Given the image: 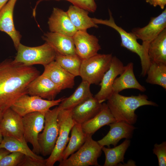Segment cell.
<instances>
[{"label":"cell","instance_id":"cell-1","mask_svg":"<svg viewBox=\"0 0 166 166\" xmlns=\"http://www.w3.org/2000/svg\"><path fill=\"white\" fill-rule=\"evenodd\" d=\"M39 74L33 66L11 59L0 63V109L4 112L20 97L27 94L29 85Z\"/></svg>","mask_w":166,"mask_h":166},{"label":"cell","instance_id":"cell-2","mask_svg":"<svg viewBox=\"0 0 166 166\" xmlns=\"http://www.w3.org/2000/svg\"><path fill=\"white\" fill-rule=\"evenodd\" d=\"M148 99V96L144 94L125 96L113 93L106 104L116 121L133 125L137 121V116L135 111L137 109L144 105L157 106L156 103Z\"/></svg>","mask_w":166,"mask_h":166},{"label":"cell","instance_id":"cell-3","mask_svg":"<svg viewBox=\"0 0 166 166\" xmlns=\"http://www.w3.org/2000/svg\"><path fill=\"white\" fill-rule=\"evenodd\" d=\"M109 19L104 20L92 18L93 21L97 25L101 24L110 27L119 33L121 39V46L136 53L139 57L142 68L141 75L145 76L151 64L148 52L142 45L138 42L137 39L132 33L128 32L116 24L109 10Z\"/></svg>","mask_w":166,"mask_h":166},{"label":"cell","instance_id":"cell-4","mask_svg":"<svg viewBox=\"0 0 166 166\" xmlns=\"http://www.w3.org/2000/svg\"><path fill=\"white\" fill-rule=\"evenodd\" d=\"M17 50L14 60L29 66L39 64L44 66L55 60L57 53L46 42L42 45L33 47L20 43Z\"/></svg>","mask_w":166,"mask_h":166},{"label":"cell","instance_id":"cell-5","mask_svg":"<svg viewBox=\"0 0 166 166\" xmlns=\"http://www.w3.org/2000/svg\"><path fill=\"white\" fill-rule=\"evenodd\" d=\"M112 54H99L82 60L79 76L89 84H99L110 67Z\"/></svg>","mask_w":166,"mask_h":166},{"label":"cell","instance_id":"cell-6","mask_svg":"<svg viewBox=\"0 0 166 166\" xmlns=\"http://www.w3.org/2000/svg\"><path fill=\"white\" fill-rule=\"evenodd\" d=\"M88 136L84 144L65 160L59 162V166H100L98 158L102 153V146Z\"/></svg>","mask_w":166,"mask_h":166},{"label":"cell","instance_id":"cell-7","mask_svg":"<svg viewBox=\"0 0 166 166\" xmlns=\"http://www.w3.org/2000/svg\"><path fill=\"white\" fill-rule=\"evenodd\" d=\"M71 109H59L57 118L58 135L53 150L46 159V166H53L56 162L59 161L69 141V133L75 123L72 118Z\"/></svg>","mask_w":166,"mask_h":166},{"label":"cell","instance_id":"cell-8","mask_svg":"<svg viewBox=\"0 0 166 166\" xmlns=\"http://www.w3.org/2000/svg\"><path fill=\"white\" fill-rule=\"evenodd\" d=\"M59 111L57 106L45 113L44 127L38 136L40 153L44 156L50 155L57 139L59 129L57 118Z\"/></svg>","mask_w":166,"mask_h":166},{"label":"cell","instance_id":"cell-9","mask_svg":"<svg viewBox=\"0 0 166 166\" xmlns=\"http://www.w3.org/2000/svg\"><path fill=\"white\" fill-rule=\"evenodd\" d=\"M64 97L49 100L39 97L24 94L13 104L10 108L22 117L32 112L45 113L53 106L58 105Z\"/></svg>","mask_w":166,"mask_h":166},{"label":"cell","instance_id":"cell-10","mask_svg":"<svg viewBox=\"0 0 166 166\" xmlns=\"http://www.w3.org/2000/svg\"><path fill=\"white\" fill-rule=\"evenodd\" d=\"M45 113L34 112L22 117L23 137L27 143L32 145L33 151L38 155L40 153L38 136L44 127Z\"/></svg>","mask_w":166,"mask_h":166},{"label":"cell","instance_id":"cell-11","mask_svg":"<svg viewBox=\"0 0 166 166\" xmlns=\"http://www.w3.org/2000/svg\"><path fill=\"white\" fill-rule=\"evenodd\" d=\"M166 29V9L159 15L152 17L148 23L143 27H136L131 31L137 39L142 42L141 44L148 53L150 42L164 30Z\"/></svg>","mask_w":166,"mask_h":166},{"label":"cell","instance_id":"cell-12","mask_svg":"<svg viewBox=\"0 0 166 166\" xmlns=\"http://www.w3.org/2000/svg\"><path fill=\"white\" fill-rule=\"evenodd\" d=\"M122 62L116 56H113L109 68L104 74L99 85L100 90L94 97L100 103L107 100L113 93L112 87L113 82L124 69Z\"/></svg>","mask_w":166,"mask_h":166},{"label":"cell","instance_id":"cell-13","mask_svg":"<svg viewBox=\"0 0 166 166\" xmlns=\"http://www.w3.org/2000/svg\"><path fill=\"white\" fill-rule=\"evenodd\" d=\"M73 38L76 53L82 60L96 55L101 49L98 38L87 30H77Z\"/></svg>","mask_w":166,"mask_h":166},{"label":"cell","instance_id":"cell-14","mask_svg":"<svg viewBox=\"0 0 166 166\" xmlns=\"http://www.w3.org/2000/svg\"><path fill=\"white\" fill-rule=\"evenodd\" d=\"M62 90L49 78L42 74L31 81L27 89V93L30 96L39 97L49 100H54Z\"/></svg>","mask_w":166,"mask_h":166},{"label":"cell","instance_id":"cell-15","mask_svg":"<svg viewBox=\"0 0 166 166\" xmlns=\"http://www.w3.org/2000/svg\"><path fill=\"white\" fill-rule=\"evenodd\" d=\"M0 131L3 137L23 140L22 117L10 108L7 109L4 112L0 122Z\"/></svg>","mask_w":166,"mask_h":166},{"label":"cell","instance_id":"cell-16","mask_svg":"<svg viewBox=\"0 0 166 166\" xmlns=\"http://www.w3.org/2000/svg\"><path fill=\"white\" fill-rule=\"evenodd\" d=\"M17 1L9 0L0 10V31L10 36L17 50L21 43V35L16 29L14 22V10Z\"/></svg>","mask_w":166,"mask_h":166},{"label":"cell","instance_id":"cell-17","mask_svg":"<svg viewBox=\"0 0 166 166\" xmlns=\"http://www.w3.org/2000/svg\"><path fill=\"white\" fill-rule=\"evenodd\" d=\"M110 129L107 134L102 139L97 141L101 146L110 145L116 146L119 141L122 139H129L133 136L136 128L124 121H116L109 124Z\"/></svg>","mask_w":166,"mask_h":166},{"label":"cell","instance_id":"cell-18","mask_svg":"<svg viewBox=\"0 0 166 166\" xmlns=\"http://www.w3.org/2000/svg\"><path fill=\"white\" fill-rule=\"evenodd\" d=\"M51 32L73 37L77 30L71 22L66 11L54 7L48 21Z\"/></svg>","mask_w":166,"mask_h":166},{"label":"cell","instance_id":"cell-19","mask_svg":"<svg viewBox=\"0 0 166 166\" xmlns=\"http://www.w3.org/2000/svg\"><path fill=\"white\" fill-rule=\"evenodd\" d=\"M44 67L42 74L49 78L62 90L73 87L75 77L63 68L55 61Z\"/></svg>","mask_w":166,"mask_h":166},{"label":"cell","instance_id":"cell-20","mask_svg":"<svg viewBox=\"0 0 166 166\" xmlns=\"http://www.w3.org/2000/svg\"><path fill=\"white\" fill-rule=\"evenodd\" d=\"M102 107V103L92 97L72 109V118L75 123L81 124L96 116Z\"/></svg>","mask_w":166,"mask_h":166},{"label":"cell","instance_id":"cell-21","mask_svg":"<svg viewBox=\"0 0 166 166\" xmlns=\"http://www.w3.org/2000/svg\"><path fill=\"white\" fill-rule=\"evenodd\" d=\"M133 63L130 62L125 66L122 73L117 77L112 87L113 93H119L126 89H134L143 92L146 91L144 87L141 85L136 79L133 71Z\"/></svg>","mask_w":166,"mask_h":166},{"label":"cell","instance_id":"cell-22","mask_svg":"<svg viewBox=\"0 0 166 166\" xmlns=\"http://www.w3.org/2000/svg\"><path fill=\"white\" fill-rule=\"evenodd\" d=\"M42 38L57 53L64 55L76 54L73 37L50 32L45 33Z\"/></svg>","mask_w":166,"mask_h":166},{"label":"cell","instance_id":"cell-23","mask_svg":"<svg viewBox=\"0 0 166 166\" xmlns=\"http://www.w3.org/2000/svg\"><path fill=\"white\" fill-rule=\"evenodd\" d=\"M116 121L106 103H102L101 111L96 116L81 124L84 132L88 136H92L103 126Z\"/></svg>","mask_w":166,"mask_h":166},{"label":"cell","instance_id":"cell-24","mask_svg":"<svg viewBox=\"0 0 166 166\" xmlns=\"http://www.w3.org/2000/svg\"><path fill=\"white\" fill-rule=\"evenodd\" d=\"M90 85L87 82L82 81L72 95L68 97L63 98L58 105L59 109H72L93 97Z\"/></svg>","mask_w":166,"mask_h":166},{"label":"cell","instance_id":"cell-25","mask_svg":"<svg viewBox=\"0 0 166 166\" xmlns=\"http://www.w3.org/2000/svg\"><path fill=\"white\" fill-rule=\"evenodd\" d=\"M71 22L77 30H87L92 27L98 28L88 15L89 11L78 6L71 5L66 11Z\"/></svg>","mask_w":166,"mask_h":166},{"label":"cell","instance_id":"cell-26","mask_svg":"<svg viewBox=\"0 0 166 166\" xmlns=\"http://www.w3.org/2000/svg\"><path fill=\"white\" fill-rule=\"evenodd\" d=\"M71 137L68 145L62 152L59 161L66 159L84 144L88 136L83 131L81 124L75 123L71 130Z\"/></svg>","mask_w":166,"mask_h":166},{"label":"cell","instance_id":"cell-27","mask_svg":"<svg viewBox=\"0 0 166 166\" xmlns=\"http://www.w3.org/2000/svg\"><path fill=\"white\" fill-rule=\"evenodd\" d=\"M148 55L151 63L166 64V29L150 42Z\"/></svg>","mask_w":166,"mask_h":166},{"label":"cell","instance_id":"cell-28","mask_svg":"<svg viewBox=\"0 0 166 166\" xmlns=\"http://www.w3.org/2000/svg\"><path fill=\"white\" fill-rule=\"evenodd\" d=\"M130 140L127 139L118 146L112 148H102L105 156L104 166H116L121 162L124 163V155L130 146Z\"/></svg>","mask_w":166,"mask_h":166},{"label":"cell","instance_id":"cell-29","mask_svg":"<svg viewBox=\"0 0 166 166\" xmlns=\"http://www.w3.org/2000/svg\"><path fill=\"white\" fill-rule=\"evenodd\" d=\"M3 137L2 142L0 143V148H5L10 152H21L37 160L44 159L43 157L34 153L30 149L25 139L22 140L10 137Z\"/></svg>","mask_w":166,"mask_h":166},{"label":"cell","instance_id":"cell-30","mask_svg":"<svg viewBox=\"0 0 166 166\" xmlns=\"http://www.w3.org/2000/svg\"><path fill=\"white\" fill-rule=\"evenodd\" d=\"M146 75V82L166 89V64L151 62Z\"/></svg>","mask_w":166,"mask_h":166},{"label":"cell","instance_id":"cell-31","mask_svg":"<svg viewBox=\"0 0 166 166\" xmlns=\"http://www.w3.org/2000/svg\"><path fill=\"white\" fill-rule=\"evenodd\" d=\"M55 61L75 77L79 76L82 60L77 54L64 55L57 53Z\"/></svg>","mask_w":166,"mask_h":166},{"label":"cell","instance_id":"cell-32","mask_svg":"<svg viewBox=\"0 0 166 166\" xmlns=\"http://www.w3.org/2000/svg\"><path fill=\"white\" fill-rule=\"evenodd\" d=\"M49 0L66 1L70 2L73 5L82 8L89 12L92 13L95 12L97 8V5L95 2L96 0H39L36 3V6H37L42 1Z\"/></svg>","mask_w":166,"mask_h":166},{"label":"cell","instance_id":"cell-33","mask_svg":"<svg viewBox=\"0 0 166 166\" xmlns=\"http://www.w3.org/2000/svg\"><path fill=\"white\" fill-rule=\"evenodd\" d=\"M24 156L21 152H11L2 159L0 161V166H18Z\"/></svg>","mask_w":166,"mask_h":166},{"label":"cell","instance_id":"cell-34","mask_svg":"<svg viewBox=\"0 0 166 166\" xmlns=\"http://www.w3.org/2000/svg\"><path fill=\"white\" fill-rule=\"evenodd\" d=\"M153 153L157 158L159 166H166V142L160 144H155L152 150Z\"/></svg>","mask_w":166,"mask_h":166},{"label":"cell","instance_id":"cell-35","mask_svg":"<svg viewBox=\"0 0 166 166\" xmlns=\"http://www.w3.org/2000/svg\"><path fill=\"white\" fill-rule=\"evenodd\" d=\"M18 166H46V159L37 160L24 155Z\"/></svg>","mask_w":166,"mask_h":166},{"label":"cell","instance_id":"cell-36","mask_svg":"<svg viewBox=\"0 0 166 166\" xmlns=\"http://www.w3.org/2000/svg\"><path fill=\"white\" fill-rule=\"evenodd\" d=\"M166 5V0H153L151 5L154 7L159 6L161 9H163Z\"/></svg>","mask_w":166,"mask_h":166},{"label":"cell","instance_id":"cell-37","mask_svg":"<svg viewBox=\"0 0 166 166\" xmlns=\"http://www.w3.org/2000/svg\"><path fill=\"white\" fill-rule=\"evenodd\" d=\"M10 153V152L5 148H0V161L4 156Z\"/></svg>","mask_w":166,"mask_h":166},{"label":"cell","instance_id":"cell-38","mask_svg":"<svg viewBox=\"0 0 166 166\" xmlns=\"http://www.w3.org/2000/svg\"><path fill=\"white\" fill-rule=\"evenodd\" d=\"M9 0H0V10L6 4Z\"/></svg>","mask_w":166,"mask_h":166},{"label":"cell","instance_id":"cell-39","mask_svg":"<svg viewBox=\"0 0 166 166\" xmlns=\"http://www.w3.org/2000/svg\"><path fill=\"white\" fill-rule=\"evenodd\" d=\"M4 112L0 109V122L2 119Z\"/></svg>","mask_w":166,"mask_h":166},{"label":"cell","instance_id":"cell-40","mask_svg":"<svg viewBox=\"0 0 166 166\" xmlns=\"http://www.w3.org/2000/svg\"><path fill=\"white\" fill-rule=\"evenodd\" d=\"M146 2L150 5H152L153 0H145Z\"/></svg>","mask_w":166,"mask_h":166},{"label":"cell","instance_id":"cell-41","mask_svg":"<svg viewBox=\"0 0 166 166\" xmlns=\"http://www.w3.org/2000/svg\"><path fill=\"white\" fill-rule=\"evenodd\" d=\"M3 137L1 132L0 131V143L2 142L3 138H2Z\"/></svg>","mask_w":166,"mask_h":166}]
</instances>
